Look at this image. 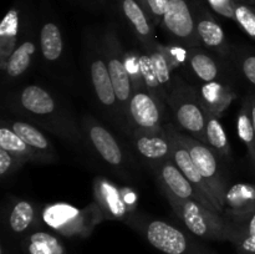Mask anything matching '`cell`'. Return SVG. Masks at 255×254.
Instances as JSON below:
<instances>
[{
    "mask_svg": "<svg viewBox=\"0 0 255 254\" xmlns=\"http://www.w3.org/2000/svg\"><path fill=\"white\" fill-rule=\"evenodd\" d=\"M37 51H39V36H35L34 30L29 25L2 71L4 84L9 85L21 80L34 65Z\"/></svg>",
    "mask_w": 255,
    "mask_h": 254,
    "instance_id": "9a60e30c",
    "label": "cell"
},
{
    "mask_svg": "<svg viewBox=\"0 0 255 254\" xmlns=\"http://www.w3.org/2000/svg\"><path fill=\"white\" fill-rule=\"evenodd\" d=\"M229 224H231L229 239L234 236H253V234H255V211L244 217V218L229 222Z\"/></svg>",
    "mask_w": 255,
    "mask_h": 254,
    "instance_id": "e575fe53",
    "label": "cell"
},
{
    "mask_svg": "<svg viewBox=\"0 0 255 254\" xmlns=\"http://www.w3.org/2000/svg\"><path fill=\"white\" fill-rule=\"evenodd\" d=\"M249 99H251V114H252V121H253L254 128H255V92L254 94L248 95Z\"/></svg>",
    "mask_w": 255,
    "mask_h": 254,
    "instance_id": "74e56055",
    "label": "cell"
},
{
    "mask_svg": "<svg viewBox=\"0 0 255 254\" xmlns=\"http://www.w3.org/2000/svg\"><path fill=\"white\" fill-rule=\"evenodd\" d=\"M208 51L206 47L202 49V46L187 49V69L191 70L192 74L201 82L226 80L224 65Z\"/></svg>",
    "mask_w": 255,
    "mask_h": 254,
    "instance_id": "603a6c76",
    "label": "cell"
},
{
    "mask_svg": "<svg viewBox=\"0 0 255 254\" xmlns=\"http://www.w3.org/2000/svg\"><path fill=\"white\" fill-rule=\"evenodd\" d=\"M166 104L159 101L147 90H134L128 106V126L133 132H161Z\"/></svg>",
    "mask_w": 255,
    "mask_h": 254,
    "instance_id": "7c38bea8",
    "label": "cell"
},
{
    "mask_svg": "<svg viewBox=\"0 0 255 254\" xmlns=\"http://www.w3.org/2000/svg\"><path fill=\"white\" fill-rule=\"evenodd\" d=\"M164 131L171 134L172 137H174L177 141L181 142L188 149L194 164L199 169L203 178L206 179L209 189H211L212 196H213L219 212L223 216L224 193H226L229 184L228 178L224 174V169L221 164V157L208 144L193 138L188 133H183L174 125L166 124L164 125Z\"/></svg>",
    "mask_w": 255,
    "mask_h": 254,
    "instance_id": "3957f363",
    "label": "cell"
},
{
    "mask_svg": "<svg viewBox=\"0 0 255 254\" xmlns=\"http://www.w3.org/2000/svg\"><path fill=\"white\" fill-rule=\"evenodd\" d=\"M125 223L141 231L147 241L163 253L189 254L192 252V242L189 237L167 222L149 218L134 212L125 221Z\"/></svg>",
    "mask_w": 255,
    "mask_h": 254,
    "instance_id": "30bf717a",
    "label": "cell"
},
{
    "mask_svg": "<svg viewBox=\"0 0 255 254\" xmlns=\"http://www.w3.org/2000/svg\"><path fill=\"white\" fill-rule=\"evenodd\" d=\"M161 26L174 44L186 49L202 46L197 34L193 6L188 0H169Z\"/></svg>",
    "mask_w": 255,
    "mask_h": 254,
    "instance_id": "8fae6325",
    "label": "cell"
},
{
    "mask_svg": "<svg viewBox=\"0 0 255 254\" xmlns=\"http://www.w3.org/2000/svg\"><path fill=\"white\" fill-rule=\"evenodd\" d=\"M239 254H242V253H239Z\"/></svg>",
    "mask_w": 255,
    "mask_h": 254,
    "instance_id": "60d3db41",
    "label": "cell"
},
{
    "mask_svg": "<svg viewBox=\"0 0 255 254\" xmlns=\"http://www.w3.org/2000/svg\"><path fill=\"white\" fill-rule=\"evenodd\" d=\"M207 144L216 151L224 161H232V147L219 117L207 114L206 125Z\"/></svg>",
    "mask_w": 255,
    "mask_h": 254,
    "instance_id": "484cf974",
    "label": "cell"
},
{
    "mask_svg": "<svg viewBox=\"0 0 255 254\" xmlns=\"http://www.w3.org/2000/svg\"><path fill=\"white\" fill-rule=\"evenodd\" d=\"M167 105L171 109L179 128L207 144V112L199 101L196 86H191L184 80L176 76Z\"/></svg>",
    "mask_w": 255,
    "mask_h": 254,
    "instance_id": "52a82bcc",
    "label": "cell"
},
{
    "mask_svg": "<svg viewBox=\"0 0 255 254\" xmlns=\"http://www.w3.org/2000/svg\"><path fill=\"white\" fill-rule=\"evenodd\" d=\"M234 21L255 40V7L247 2L237 1L234 7Z\"/></svg>",
    "mask_w": 255,
    "mask_h": 254,
    "instance_id": "4dcf8cb0",
    "label": "cell"
},
{
    "mask_svg": "<svg viewBox=\"0 0 255 254\" xmlns=\"http://www.w3.org/2000/svg\"><path fill=\"white\" fill-rule=\"evenodd\" d=\"M41 221L47 228L64 237H89L95 227L104 221V216L96 202L82 209L60 202L41 208Z\"/></svg>",
    "mask_w": 255,
    "mask_h": 254,
    "instance_id": "277c9868",
    "label": "cell"
},
{
    "mask_svg": "<svg viewBox=\"0 0 255 254\" xmlns=\"http://www.w3.org/2000/svg\"><path fill=\"white\" fill-rule=\"evenodd\" d=\"M81 127L85 147L105 167L111 169L112 173L117 174L125 182H133L137 178V166L133 158L128 156L121 142L107 127L89 115L82 117Z\"/></svg>",
    "mask_w": 255,
    "mask_h": 254,
    "instance_id": "7a4b0ae2",
    "label": "cell"
},
{
    "mask_svg": "<svg viewBox=\"0 0 255 254\" xmlns=\"http://www.w3.org/2000/svg\"><path fill=\"white\" fill-rule=\"evenodd\" d=\"M1 124L6 125L19 137H21L41 158V163H52L57 159L56 151L51 139L42 132L39 126L24 119H7L2 117Z\"/></svg>",
    "mask_w": 255,
    "mask_h": 254,
    "instance_id": "e0dca14e",
    "label": "cell"
},
{
    "mask_svg": "<svg viewBox=\"0 0 255 254\" xmlns=\"http://www.w3.org/2000/svg\"><path fill=\"white\" fill-rule=\"evenodd\" d=\"M92 193L104 221L125 222L137 211L138 193L129 186H119L106 177L97 176L92 182Z\"/></svg>",
    "mask_w": 255,
    "mask_h": 254,
    "instance_id": "9c48e42d",
    "label": "cell"
},
{
    "mask_svg": "<svg viewBox=\"0 0 255 254\" xmlns=\"http://www.w3.org/2000/svg\"><path fill=\"white\" fill-rule=\"evenodd\" d=\"M39 54L46 67L62 75L69 72L70 57L64 34L57 22L46 20L39 29Z\"/></svg>",
    "mask_w": 255,
    "mask_h": 254,
    "instance_id": "5bb4252c",
    "label": "cell"
},
{
    "mask_svg": "<svg viewBox=\"0 0 255 254\" xmlns=\"http://www.w3.org/2000/svg\"><path fill=\"white\" fill-rule=\"evenodd\" d=\"M134 149L148 166L172 158V141L166 131L133 132L131 134Z\"/></svg>",
    "mask_w": 255,
    "mask_h": 254,
    "instance_id": "ac0fdd59",
    "label": "cell"
},
{
    "mask_svg": "<svg viewBox=\"0 0 255 254\" xmlns=\"http://www.w3.org/2000/svg\"><path fill=\"white\" fill-rule=\"evenodd\" d=\"M197 95L207 114L221 117L237 99V92L227 80L202 82L196 86Z\"/></svg>",
    "mask_w": 255,
    "mask_h": 254,
    "instance_id": "ffe728a7",
    "label": "cell"
},
{
    "mask_svg": "<svg viewBox=\"0 0 255 254\" xmlns=\"http://www.w3.org/2000/svg\"><path fill=\"white\" fill-rule=\"evenodd\" d=\"M194 17L199 41L202 46L211 50L223 59H231L232 49L227 42L226 34L221 25L217 22L213 15L202 5H194Z\"/></svg>",
    "mask_w": 255,
    "mask_h": 254,
    "instance_id": "2e32d148",
    "label": "cell"
},
{
    "mask_svg": "<svg viewBox=\"0 0 255 254\" xmlns=\"http://www.w3.org/2000/svg\"><path fill=\"white\" fill-rule=\"evenodd\" d=\"M6 212V226L16 236L26 233L41 218V208L30 199L14 198L4 209Z\"/></svg>",
    "mask_w": 255,
    "mask_h": 254,
    "instance_id": "cb8c5ba5",
    "label": "cell"
},
{
    "mask_svg": "<svg viewBox=\"0 0 255 254\" xmlns=\"http://www.w3.org/2000/svg\"><path fill=\"white\" fill-rule=\"evenodd\" d=\"M122 16L128 24L132 34L134 35L143 50L153 46L156 40V29L148 12L136 0H120Z\"/></svg>",
    "mask_w": 255,
    "mask_h": 254,
    "instance_id": "d6986e66",
    "label": "cell"
},
{
    "mask_svg": "<svg viewBox=\"0 0 255 254\" xmlns=\"http://www.w3.org/2000/svg\"><path fill=\"white\" fill-rule=\"evenodd\" d=\"M139 65H141V74H142V80H143L144 89L152 94L153 96H156L163 104H167V100H168V95L164 91V89L162 87L161 82L158 81L156 76V72H154L153 66H152L151 57H149L148 52L146 50H142L139 51Z\"/></svg>",
    "mask_w": 255,
    "mask_h": 254,
    "instance_id": "f546056e",
    "label": "cell"
},
{
    "mask_svg": "<svg viewBox=\"0 0 255 254\" xmlns=\"http://www.w3.org/2000/svg\"><path fill=\"white\" fill-rule=\"evenodd\" d=\"M101 42L102 51H104L105 60H106L107 67H109L110 76H111L112 85H114L117 102H119L122 117H124L125 124H126L129 133L128 106L129 101L132 99V95H133V87H132L131 77H129L128 71H127L126 66H125V50L115 25L110 24L105 29L104 34L101 36Z\"/></svg>",
    "mask_w": 255,
    "mask_h": 254,
    "instance_id": "ba28073f",
    "label": "cell"
},
{
    "mask_svg": "<svg viewBox=\"0 0 255 254\" xmlns=\"http://www.w3.org/2000/svg\"><path fill=\"white\" fill-rule=\"evenodd\" d=\"M29 25L22 20L19 6H12L7 10L0 24V70L4 71L7 60L16 49L20 39L26 31Z\"/></svg>",
    "mask_w": 255,
    "mask_h": 254,
    "instance_id": "44dd1931",
    "label": "cell"
},
{
    "mask_svg": "<svg viewBox=\"0 0 255 254\" xmlns=\"http://www.w3.org/2000/svg\"><path fill=\"white\" fill-rule=\"evenodd\" d=\"M26 249L29 254H65L60 239L45 231H35L29 234Z\"/></svg>",
    "mask_w": 255,
    "mask_h": 254,
    "instance_id": "f1b7e54d",
    "label": "cell"
},
{
    "mask_svg": "<svg viewBox=\"0 0 255 254\" xmlns=\"http://www.w3.org/2000/svg\"><path fill=\"white\" fill-rule=\"evenodd\" d=\"M179 221L194 236L206 239H229L231 224L228 219L191 199H179L164 194Z\"/></svg>",
    "mask_w": 255,
    "mask_h": 254,
    "instance_id": "8992f818",
    "label": "cell"
},
{
    "mask_svg": "<svg viewBox=\"0 0 255 254\" xmlns=\"http://www.w3.org/2000/svg\"><path fill=\"white\" fill-rule=\"evenodd\" d=\"M167 134H168L169 138H171V141H172V159L174 161V163L179 167V169H181L182 173L186 176V178L188 179V181L191 182V183L193 184V186L196 187V188L198 189V191L201 192L204 197H206V198H208L209 201H211L212 203L216 206V208L218 209L216 202H214L213 196H212L211 189H209L208 184H207L206 179L203 178V176L201 174L199 169L197 168V166L194 164V162H193V159H192L191 153L188 152V149H187L186 147L181 143V142L177 141L174 137H172L171 134L169 133H167ZM218 212H219V209H218ZM219 213H221V212H219Z\"/></svg>",
    "mask_w": 255,
    "mask_h": 254,
    "instance_id": "d4e9b609",
    "label": "cell"
},
{
    "mask_svg": "<svg viewBox=\"0 0 255 254\" xmlns=\"http://www.w3.org/2000/svg\"><path fill=\"white\" fill-rule=\"evenodd\" d=\"M151 171L153 172L159 188L163 194H171L179 199H191L196 201L211 211L219 213L213 203L208 198L203 196L188 179L186 178L179 167L174 163L172 158L166 159L159 163L149 166ZM221 214V213H219Z\"/></svg>",
    "mask_w": 255,
    "mask_h": 254,
    "instance_id": "4fadbf2b",
    "label": "cell"
},
{
    "mask_svg": "<svg viewBox=\"0 0 255 254\" xmlns=\"http://www.w3.org/2000/svg\"><path fill=\"white\" fill-rule=\"evenodd\" d=\"M86 62L92 92L99 106L107 116L111 117L112 122L122 126V129L128 132L124 117H122L119 102H117L109 67H107L104 51H102L101 37L100 39L94 36L87 37Z\"/></svg>",
    "mask_w": 255,
    "mask_h": 254,
    "instance_id": "5b68a950",
    "label": "cell"
},
{
    "mask_svg": "<svg viewBox=\"0 0 255 254\" xmlns=\"http://www.w3.org/2000/svg\"><path fill=\"white\" fill-rule=\"evenodd\" d=\"M136 1L139 2V4L144 7V10H146V0H136Z\"/></svg>",
    "mask_w": 255,
    "mask_h": 254,
    "instance_id": "f35d334b",
    "label": "cell"
},
{
    "mask_svg": "<svg viewBox=\"0 0 255 254\" xmlns=\"http://www.w3.org/2000/svg\"><path fill=\"white\" fill-rule=\"evenodd\" d=\"M237 129H238L239 138L246 144L252 163L255 167V128L253 121H252L249 96H247L242 104V109L238 114V119H237Z\"/></svg>",
    "mask_w": 255,
    "mask_h": 254,
    "instance_id": "83f0119b",
    "label": "cell"
},
{
    "mask_svg": "<svg viewBox=\"0 0 255 254\" xmlns=\"http://www.w3.org/2000/svg\"><path fill=\"white\" fill-rule=\"evenodd\" d=\"M124 61L125 66H126L127 71H128L129 77H131L133 91L134 90L144 89L143 80H142L141 74V65H139V51H134V50L126 51V50H125Z\"/></svg>",
    "mask_w": 255,
    "mask_h": 254,
    "instance_id": "d6a6232c",
    "label": "cell"
},
{
    "mask_svg": "<svg viewBox=\"0 0 255 254\" xmlns=\"http://www.w3.org/2000/svg\"><path fill=\"white\" fill-rule=\"evenodd\" d=\"M169 0H146V11L151 16L154 26H161Z\"/></svg>",
    "mask_w": 255,
    "mask_h": 254,
    "instance_id": "d590c367",
    "label": "cell"
},
{
    "mask_svg": "<svg viewBox=\"0 0 255 254\" xmlns=\"http://www.w3.org/2000/svg\"><path fill=\"white\" fill-rule=\"evenodd\" d=\"M0 148L6 149L14 156L24 159L25 162H36L41 163L39 154L21 138L17 136L6 125H0Z\"/></svg>",
    "mask_w": 255,
    "mask_h": 254,
    "instance_id": "4316f807",
    "label": "cell"
},
{
    "mask_svg": "<svg viewBox=\"0 0 255 254\" xmlns=\"http://www.w3.org/2000/svg\"><path fill=\"white\" fill-rule=\"evenodd\" d=\"M252 5H254V6H255V0H253V2H252Z\"/></svg>",
    "mask_w": 255,
    "mask_h": 254,
    "instance_id": "ab89813d",
    "label": "cell"
},
{
    "mask_svg": "<svg viewBox=\"0 0 255 254\" xmlns=\"http://www.w3.org/2000/svg\"><path fill=\"white\" fill-rule=\"evenodd\" d=\"M229 241L233 242L242 254H255V234L253 236H234Z\"/></svg>",
    "mask_w": 255,
    "mask_h": 254,
    "instance_id": "8d00e7d4",
    "label": "cell"
},
{
    "mask_svg": "<svg viewBox=\"0 0 255 254\" xmlns=\"http://www.w3.org/2000/svg\"><path fill=\"white\" fill-rule=\"evenodd\" d=\"M25 163L26 162L24 159L14 156L6 149L0 148V177H1V181L10 179V177L14 176L17 171H20Z\"/></svg>",
    "mask_w": 255,
    "mask_h": 254,
    "instance_id": "836d02e7",
    "label": "cell"
},
{
    "mask_svg": "<svg viewBox=\"0 0 255 254\" xmlns=\"http://www.w3.org/2000/svg\"><path fill=\"white\" fill-rule=\"evenodd\" d=\"M231 60L237 65L244 79L255 87V54L244 50H232Z\"/></svg>",
    "mask_w": 255,
    "mask_h": 254,
    "instance_id": "1f68e13d",
    "label": "cell"
},
{
    "mask_svg": "<svg viewBox=\"0 0 255 254\" xmlns=\"http://www.w3.org/2000/svg\"><path fill=\"white\" fill-rule=\"evenodd\" d=\"M6 109L32 122L40 128L60 137L75 147L85 146L81 124L71 107L50 87L40 84L25 85L5 97Z\"/></svg>",
    "mask_w": 255,
    "mask_h": 254,
    "instance_id": "6da1fadb",
    "label": "cell"
},
{
    "mask_svg": "<svg viewBox=\"0 0 255 254\" xmlns=\"http://www.w3.org/2000/svg\"><path fill=\"white\" fill-rule=\"evenodd\" d=\"M223 216L229 222L244 218L255 211V184L234 183L224 193Z\"/></svg>",
    "mask_w": 255,
    "mask_h": 254,
    "instance_id": "7402d4cb",
    "label": "cell"
}]
</instances>
